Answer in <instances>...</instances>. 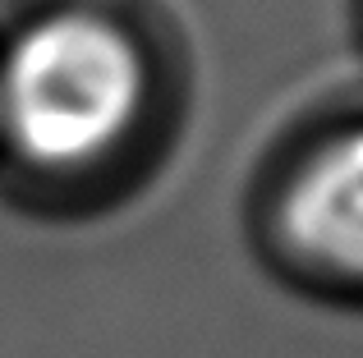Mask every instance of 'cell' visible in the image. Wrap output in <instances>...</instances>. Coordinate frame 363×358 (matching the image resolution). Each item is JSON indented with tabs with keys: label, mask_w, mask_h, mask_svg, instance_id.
<instances>
[{
	"label": "cell",
	"mask_w": 363,
	"mask_h": 358,
	"mask_svg": "<svg viewBox=\"0 0 363 358\" xmlns=\"http://www.w3.org/2000/svg\"><path fill=\"white\" fill-rule=\"evenodd\" d=\"M143 106V46L92 9H55L28 23L0 60V129L33 171L97 166L133 134Z\"/></svg>",
	"instance_id": "6da1fadb"
},
{
	"label": "cell",
	"mask_w": 363,
	"mask_h": 358,
	"mask_svg": "<svg viewBox=\"0 0 363 358\" xmlns=\"http://www.w3.org/2000/svg\"><path fill=\"white\" fill-rule=\"evenodd\" d=\"M285 234L308 262L363 280V125L303 161L285 193Z\"/></svg>",
	"instance_id": "7a4b0ae2"
}]
</instances>
